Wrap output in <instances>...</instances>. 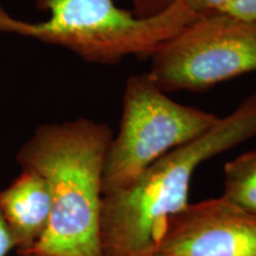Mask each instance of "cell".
Instances as JSON below:
<instances>
[{"instance_id": "6da1fadb", "label": "cell", "mask_w": 256, "mask_h": 256, "mask_svg": "<svg viewBox=\"0 0 256 256\" xmlns=\"http://www.w3.org/2000/svg\"><path fill=\"white\" fill-rule=\"evenodd\" d=\"M113 136L107 124L78 118L40 124L19 148L18 165L40 174L51 196L49 226L31 252L102 256V183Z\"/></svg>"}, {"instance_id": "7a4b0ae2", "label": "cell", "mask_w": 256, "mask_h": 256, "mask_svg": "<svg viewBox=\"0 0 256 256\" xmlns=\"http://www.w3.org/2000/svg\"><path fill=\"white\" fill-rule=\"evenodd\" d=\"M256 136V92L235 110L147 168L132 184L102 196V256H152L166 223L188 206L196 168Z\"/></svg>"}, {"instance_id": "3957f363", "label": "cell", "mask_w": 256, "mask_h": 256, "mask_svg": "<svg viewBox=\"0 0 256 256\" xmlns=\"http://www.w3.org/2000/svg\"><path fill=\"white\" fill-rule=\"evenodd\" d=\"M48 19H17L0 5V32L32 38L72 51L86 62L116 66L126 57L151 58L200 14L182 0L162 14L138 17L114 0H36Z\"/></svg>"}, {"instance_id": "277c9868", "label": "cell", "mask_w": 256, "mask_h": 256, "mask_svg": "<svg viewBox=\"0 0 256 256\" xmlns=\"http://www.w3.org/2000/svg\"><path fill=\"white\" fill-rule=\"evenodd\" d=\"M218 119L174 101L148 72L130 76L124 83L119 132L106 156L104 194L132 184L153 162L200 136Z\"/></svg>"}, {"instance_id": "5b68a950", "label": "cell", "mask_w": 256, "mask_h": 256, "mask_svg": "<svg viewBox=\"0 0 256 256\" xmlns=\"http://www.w3.org/2000/svg\"><path fill=\"white\" fill-rule=\"evenodd\" d=\"M165 92H200L256 72V28L226 12L200 16L151 56Z\"/></svg>"}, {"instance_id": "8992f818", "label": "cell", "mask_w": 256, "mask_h": 256, "mask_svg": "<svg viewBox=\"0 0 256 256\" xmlns=\"http://www.w3.org/2000/svg\"><path fill=\"white\" fill-rule=\"evenodd\" d=\"M152 256H256V216L223 196L171 216Z\"/></svg>"}, {"instance_id": "52a82bcc", "label": "cell", "mask_w": 256, "mask_h": 256, "mask_svg": "<svg viewBox=\"0 0 256 256\" xmlns=\"http://www.w3.org/2000/svg\"><path fill=\"white\" fill-rule=\"evenodd\" d=\"M0 208L16 244V252H28L46 232L51 217V196L43 178L28 170L0 190Z\"/></svg>"}, {"instance_id": "ba28073f", "label": "cell", "mask_w": 256, "mask_h": 256, "mask_svg": "<svg viewBox=\"0 0 256 256\" xmlns=\"http://www.w3.org/2000/svg\"><path fill=\"white\" fill-rule=\"evenodd\" d=\"M222 196L256 216V150L243 153L224 165Z\"/></svg>"}, {"instance_id": "9c48e42d", "label": "cell", "mask_w": 256, "mask_h": 256, "mask_svg": "<svg viewBox=\"0 0 256 256\" xmlns=\"http://www.w3.org/2000/svg\"><path fill=\"white\" fill-rule=\"evenodd\" d=\"M178 0H130L133 14L138 17L148 18L156 16L174 6Z\"/></svg>"}, {"instance_id": "30bf717a", "label": "cell", "mask_w": 256, "mask_h": 256, "mask_svg": "<svg viewBox=\"0 0 256 256\" xmlns=\"http://www.w3.org/2000/svg\"><path fill=\"white\" fill-rule=\"evenodd\" d=\"M220 12L241 18L256 28V0H234Z\"/></svg>"}, {"instance_id": "8fae6325", "label": "cell", "mask_w": 256, "mask_h": 256, "mask_svg": "<svg viewBox=\"0 0 256 256\" xmlns=\"http://www.w3.org/2000/svg\"><path fill=\"white\" fill-rule=\"evenodd\" d=\"M194 14L204 16L220 12L234 0H182Z\"/></svg>"}, {"instance_id": "7c38bea8", "label": "cell", "mask_w": 256, "mask_h": 256, "mask_svg": "<svg viewBox=\"0 0 256 256\" xmlns=\"http://www.w3.org/2000/svg\"><path fill=\"white\" fill-rule=\"evenodd\" d=\"M14 250H16L14 241L2 216V208H0V256H8Z\"/></svg>"}, {"instance_id": "4fadbf2b", "label": "cell", "mask_w": 256, "mask_h": 256, "mask_svg": "<svg viewBox=\"0 0 256 256\" xmlns=\"http://www.w3.org/2000/svg\"><path fill=\"white\" fill-rule=\"evenodd\" d=\"M18 256H44V255H40V254H37V252H19L17 254Z\"/></svg>"}]
</instances>
